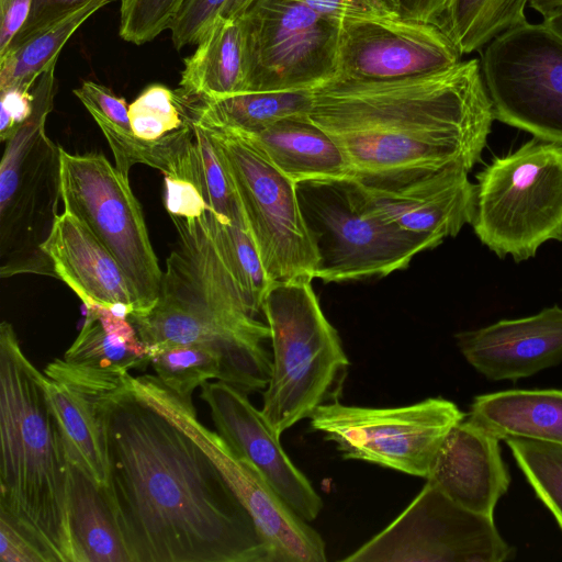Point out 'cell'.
<instances>
[{"mask_svg": "<svg viewBox=\"0 0 562 562\" xmlns=\"http://www.w3.org/2000/svg\"><path fill=\"white\" fill-rule=\"evenodd\" d=\"M128 376L109 400V477L101 490L130 561L274 562L211 459Z\"/></svg>", "mask_w": 562, "mask_h": 562, "instance_id": "obj_1", "label": "cell"}, {"mask_svg": "<svg viewBox=\"0 0 562 562\" xmlns=\"http://www.w3.org/2000/svg\"><path fill=\"white\" fill-rule=\"evenodd\" d=\"M311 91L308 119L336 142L352 176L470 171L495 119L477 59L396 79L335 75Z\"/></svg>", "mask_w": 562, "mask_h": 562, "instance_id": "obj_2", "label": "cell"}, {"mask_svg": "<svg viewBox=\"0 0 562 562\" xmlns=\"http://www.w3.org/2000/svg\"><path fill=\"white\" fill-rule=\"evenodd\" d=\"M207 210L193 218L170 216L178 241L166 260L158 299L147 313L127 319L146 347L205 346L222 358L226 383L246 394L265 391L272 372L263 347L270 329L249 311Z\"/></svg>", "mask_w": 562, "mask_h": 562, "instance_id": "obj_3", "label": "cell"}, {"mask_svg": "<svg viewBox=\"0 0 562 562\" xmlns=\"http://www.w3.org/2000/svg\"><path fill=\"white\" fill-rule=\"evenodd\" d=\"M0 510L50 558L79 562L70 516L71 461L50 407L45 374L0 325Z\"/></svg>", "mask_w": 562, "mask_h": 562, "instance_id": "obj_4", "label": "cell"}, {"mask_svg": "<svg viewBox=\"0 0 562 562\" xmlns=\"http://www.w3.org/2000/svg\"><path fill=\"white\" fill-rule=\"evenodd\" d=\"M311 284L310 279L273 282L262 303L272 372L261 413L279 437L318 407L339 402L348 374L340 337Z\"/></svg>", "mask_w": 562, "mask_h": 562, "instance_id": "obj_5", "label": "cell"}, {"mask_svg": "<svg viewBox=\"0 0 562 562\" xmlns=\"http://www.w3.org/2000/svg\"><path fill=\"white\" fill-rule=\"evenodd\" d=\"M55 65L34 85L33 111L5 142L0 161V277L56 278L44 246L58 217L60 147L46 134L54 106Z\"/></svg>", "mask_w": 562, "mask_h": 562, "instance_id": "obj_6", "label": "cell"}, {"mask_svg": "<svg viewBox=\"0 0 562 562\" xmlns=\"http://www.w3.org/2000/svg\"><path fill=\"white\" fill-rule=\"evenodd\" d=\"M296 193L325 283L385 277L441 244L384 220L353 177L300 182Z\"/></svg>", "mask_w": 562, "mask_h": 562, "instance_id": "obj_7", "label": "cell"}, {"mask_svg": "<svg viewBox=\"0 0 562 562\" xmlns=\"http://www.w3.org/2000/svg\"><path fill=\"white\" fill-rule=\"evenodd\" d=\"M476 180L471 224L499 258L528 260L543 243L562 240V144L533 137Z\"/></svg>", "mask_w": 562, "mask_h": 562, "instance_id": "obj_8", "label": "cell"}, {"mask_svg": "<svg viewBox=\"0 0 562 562\" xmlns=\"http://www.w3.org/2000/svg\"><path fill=\"white\" fill-rule=\"evenodd\" d=\"M188 106L210 131L232 177L270 281L313 280L317 252L300 209L296 184L247 138L218 122L201 99H189Z\"/></svg>", "mask_w": 562, "mask_h": 562, "instance_id": "obj_9", "label": "cell"}, {"mask_svg": "<svg viewBox=\"0 0 562 562\" xmlns=\"http://www.w3.org/2000/svg\"><path fill=\"white\" fill-rule=\"evenodd\" d=\"M60 191L64 211L78 218L124 271L133 314L147 313L158 299L162 271L128 178L102 154H70L60 147Z\"/></svg>", "mask_w": 562, "mask_h": 562, "instance_id": "obj_10", "label": "cell"}, {"mask_svg": "<svg viewBox=\"0 0 562 562\" xmlns=\"http://www.w3.org/2000/svg\"><path fill=\"white\" fill-rule=\"evenodd\" d=\"M465 416L456 403L430 397L390 408L336 402L318 407L308 419L312 430L334 442L344 459L426 479L442 441Z\"/></svg>", "mask_w": 562, "mask_h": 562, "instance_id": "obj_11", "label": "cell"}, {"mask_svg": "<svg viewBox=\"0 0 562 562\" xmlns=\"http://www.w3.org/2000/svg\"><path fill=\"white\" fill-rule=\"evenodd\" d=\"M134 391L187 434L211 459L269 543L274 562H325L321 535L306 524L266 479L239 457L217 431L199 422L193 400L164 385L156 375L132 379Z\"/></svg>", "mask_w": 562, "mask_h": 562, "instance_id": "obj_12", "label": "cell"}, {"mask_svg": "<svg viewBox=\"0 0 562 562\" xmlns=\"http://www.w3.org/2000/svg\"><path fill=\"white\" fill-rule=\"evenodd\" d=\"M481 70L494 116L562 144V37L528 21L484 46Z\"/></svg>", "mask_w": 562, "mask_h": 562, "instance_id": "obj_13", "label": "cell"}, {"mask_svg": "<svg viewBox=\"0 0 562 562\" xmlns=\"http://www.w3.org/2000/svg\"><path fill=\"white\" fill-rule=\"evenodd\" d=\"M238 14L248 91L312 89L336 75L339 24L295 0H246Z\"/></svg>", "mask_w": 562, "mask_h": 562, "instance_id": "obj_14", "label": "cell"}, {"mask_svg": "<svg viewBox=\"0 0 562 562\" xmlns=\"http://www.w3.org/2000/svg\"><path fill=\"white\" fill-rule=\"evenodd\" d=\"M516 549L494 517L471 512L426 481L412 503L347 562H504Z\"/></svg>", "mask_w": 562, "mask_h": 562, "instance_id": "obj_15", "label": "cell"}, {"mask_svg": "<svg viewBox=\"0 0 562 562\" xmlns=\"http://www.w3.org/2000/svg\"><path fill=\"white\" fill-rule=\"evenodd\" d=\"M461 165L352 176L379 214L397 227L440 243L471 224L475 184Z\"/></svg>", "mask_w": 562, "mask_h": 562, "instance_id": "obj_16", "label": "cell"}, {"mask_svg": "<svg viewBox=\"0 0 562 562\" xmlns=\"http://www.w3.org/2000/svg\"><path fill=\"white\" fill-rule=\"evenodd\" d=\"M438 26L400 16L339 25L337 72L356 79H396L445 70L461 61Z\"/></svg>", "mask_w": 562, "mask_h": 562, "instance_id": "obj_17", "label": "cell"}, {"mask_svg": "<svg viewBox=\"0 0 562 562\" xmlns=\"http://www.w3.org/2000/svg\"><path fill=\"white\" fill-rule=\"evenodd\" d=\"M248 394L223 382L201 385L200 398L210 409L218 435L249 462L304 520H314L322 510L321 496L306 476L291 462L261 411Z\"/></svg>", "mask_w": 562, "mask_h": 562, "instance_id": "obj_18", "label": "cell"}, {"mask_svg": "<svg viewBox=\"0 0 562 562\" xmlns=\"http://www.w3.org/2000/svg\"><path fill=\"white\" fill-rule=\"evenodd\" d=\"M127 372L99 370L55 359L44 369L46 394L71 463L100 488L108 484V405Z\"/></svg>", "mask_w": 562, "mask_h": 562, "instance_id": "obj_19", "label": "cell"}, {"mask_svg": "<svg viewBox=\"0 0 562 562\" xmlns=\"http://www.w3.org/2000/svg\"><path fill=\"white\" fill-rule=\"evenodd\" d=\"M465 360L492 381H517L562 362V308L502 319L456 335Z\"/></svg>", "mask_w": 562, "mask_h": 562, "instance_id": "obj_20", "label": "cell"}, {"mask_svg": "<svg viewBox=\"0 0 562 562\" xmlns=\"http://www.w3.org/2000/svg\"><path fill=\"white\" fill-rule=\"evenodd\" d=\"M499 441L465 416L442 441L426 481L458 505L494 517L512 482Z\"/></svg>", "mask_w": 562, "mask_h": 562, "instance_id": "obj_21", "label": "cell"}, {"mask_svg": "<svg viewBox=\"0 0 562 562\" xmlns=\"http://www.w3.org/2000/svg\"><path fill=\"white\" fill-rule=\"evenodd\" d=\"M57 279L65 282L86 307L101 306L127 318L134 313L132 293L119 262L74 215H58L44 246Z\"/></svg>", "mask_w": 562, "mask_h": 562, "instance_id": "obj_22", "label": "cell"}, {"mask_svg": "<svg viewBox=\"0 0 562 562\" xmlns=\"http://www.w3.org/2000/svg\"><path fill=\"white\" fill-rule=\"evenodd\" d=\"M74 93L102 131L113 153L115 167L124 177H130L134 165L143 164L158 169L164 176L193 182L192 125L167 142L149 144L134 135L125 99L90 80L83 81Z\"/></svg>", "mask_w": 562, "mask_h": 562, "instance_id": "obj_23", "label": "cell"}, {"mask_svg": "<svg viewBox=\"0 0 562 562\" xmlns=\"http://www.w3.org/2000/svg\"><path fill=\"white\" fill-rule=\"evenodd\" d=\"M236 133L295 184L353 175L336 142L308 117L283 120L257 133Z\"/></svg>", "mask_w": 562, "mask_h": 562, "instance_id": "obj_24", "label": "cell"}, {"mask_svg": "<svg viewBox=\"0 0 562 562\" xmlns=\"http://www.w3.org/2000/svg\"><path fill=\"white\" fill-rule=\"evenodd\" d=\"M180 90L215 101L249 90L247 38L239 14L217 20L186 58Z\"/></svg>", "mask_w": 562, "mask_h": 562, "instance_id": "obj_25", "label": "cell"}, {"mask_svg": "<svg viewBox=\"0 0 562 562\" xmlns=\"http://www.w3.org/2000/svg\"><path fill=\"white\" fill-rule=\"evenodd\" d=\"M467 417L501 440L516 437L562 446V389L481 394Z\"/></svg>", "mask_w": 562, "mask_h": 562, "instance_id": "obj_26", "label": "cell"}, {"mask_svg": "<svg viewBox=\"0 0 562 562\" xmlns=\"http://www.w3.org/2000/svg\"><path fill=\"white\" fill-rule=\"evenodd\" d=\"M69 516L79 562H131L102 490L74 463Z\"/></svg>", "mask_w": 562, "mask_h": 562, "instance_id": "obj_27", "label": "cell"}, {"mask_svg": "<svg viewBox=\"0 0 562 562\" xmlns=\"http://www.w3.org/2000/svg\"><path fill=\"white\" fill-rule=\"evenodd\" d=\"M111 0H92L53 26L11 49L0 59V90L32 91L38 77L57 61L58 55L79 26Z\"/></svg>", "mask_w": 562, "mask_h": 562, "instance_id": "obj_28", "label": "cell"}, {"mask_svg": "<svg viewBox=\"0 0 562 562\" xmlns=\"http://www.w3.org/2000/svg\"><path fill=\"white\" fill-rule=\"evenodd\" d=\"M202 101L218 122L236 132L251 134L283 120L308 117L312 91H248L215 101Z\"/></svg>", "mask_w": 562, "mask_h": 562, "instance_id": "obj_29", "label": "cell"}, {"mask_svg": "<svg viewBox=\"0 0 562 562\" xmlns=\"http://www.w3.org/2000/svg\"><path fill=\"white\" fill-rule=\"evenodd\" d=\"M527 3L528 0H452L442 31L461 55L470 54L527 22Z\"/></svg>", "mask_w": 562, "mask_h": 562, "instance_id": "obj_30", "label": "cell"}, {"mask_svg": "<svg viewBox=\"0 0 562 562\" xmlns=\"http://www.w3.org/2000/svg\"><path fill=\"white\" fill-rule=\"evenodd\" d=\"M188 113L193 131V183L198 187L216 216L226 223L248 231L234 182L220 156L210 131L190 112L189 106Z\"/></svg>", "mask_w": 562, "mask_h": 562, "instance_id": "obj_31", "label": "cell"}, {"mask_svg": "<svg viewBox=\"0 0 562 562\" xmlns=\"http://www.w3.org/2000/svg\"><path fill=\"white\" fill-rule=\"evenodd\" d=\"M207 220L212 234L232 272L241 295L256 316L272 282L261 262L259 252L248 231L222 221L209 207Z\"/></svg>", "mask_w": 562, "mask_h": 562, "instance_id": "obj_32", "label": "cell"}, {"mask_svg": "<svg viewBox=\"0 0 562 562\" xmlns=\"http://www.w3.org/2000/svg\"><path fill=\"white\" fill-rule=\"evenodd\" d=\"M156 376L181 397L191 398L194 390L212 379L226 382L222 358L201 345L146 347Z\"/></svg>", "mask_w": 562, "mask_h": 562, "instance_id": "obj_33", "label": "cell"}, {"mask_svg": "<svg viewBox=\"0 0 562 562\" xmlns=\"http://www.w3.org/2000/svg\"><path fill=\"white\" fill-rule=\"evenodd\" d=\"M72 345L64 355L69 363L109 371L144 370L150 362L146 346H134L119 335L105 330L92 311Z\"/></svg>", "mask_w": 562, "mask_h": 562, "instance_id": "obj_34", "label": "cell"}, {"mask_svg": "<svg viewBox=\"0 0 562 562\" xmlns=\"http://www.w3.org/2000/svg\"><path fill=\"white\" fill-rule=\"evenodd\" d=\"M134 135L149 144L167 142L191 126L187 97L180 89L154 83L128 105Z\"/></svg>", "mask_w": 562, "mask_h": 562, "instance_id": "obj_35", "label": "cell"}, {"mask_svg": "<svg viewBox=\"0 0 562 562\" xmlns=\"http://www.w3.org/2000/svg\"><path fill=\"white\" fill-rule=\"evenodd\" d=\"M504 441L536 496L562 530V446L516 437Z\"/></svg>", "mask_w": 562, "mask_h": 562, "instance_id": "obj_36", "label": "cell"}, {"mask_svg": "<svg viewBox=\"0 0 562 562\" xmlns=\"http://www.w3.org/2000/svg\"><path fill=\"white\" fill-rule=\"evenodd\" d=\"M245 1L184 0L169 25L173 46L196 45L217 20L237 14Z\"/></svg>", "mask_w": 562, "mask_h": 562, "instance_id": "obj_37", "label": "cell"}, {"mask_svg": "<svg viewBox=\"0 0 562 562\" xmlns=\"http://www.w3.org/2000/svg\"><path fill=\"white\" fill-rule=\"evenodd\" d=\"M184 0H122L120 36L135 45L154 40L169 25Z\"/></svg>", "mask_w": 562, "mask_h": 562, "instance_id": "obj_38", "label": "cell"}, {"mask_svg": "<svg viewBox=\"0 0 562 562\" xmlns=\"http://www.w3.org/2000/svg\"><path fill=\"white\" fill-rule=\"evenodd\" d=\"M337 24L398 16L390 0H295Z\"/></svg>", "mask_w": 562, "mask_h": 562, "instance_id": "obj_39", "label": "cell"}, {"mask_svg": "<svg viewBox=\"0 0 562 562\" xmlns=\"http://www.w3.org/2000/svg\"><path fill=\"white\" fill-rule=\"evenodd\" d=\"M91 1L92 0H33L27 20L16 33L8 52L24 44L27 40L53 26Z\"/></svg>", "mask_w": 562, "mask_h": 562, "instance_id": "obj_40", "label": "cell"}, {"mask_svg": "<svg viewBox=\"0 0 562 562\" xmlns=\"http://www.w3.org/2000/svg\"><path fill=\"white\" fill-rule=\"evenodd\" d=\"M0 562H52L45 551L0 510Z\"/></svg>", "mask_w": 562, "mask_h": 562, "instance_id": "obj_41", "label": "cell"}, {"mask_svg": "<svg viewBox=\"0 0 562 562\" xmlns=\"http://www.w3.org/2000/svg\"><path fill=\"white\" fill-rule=\"evenodd\" d=\"M164 183L165 206L170 216L199 217L210 207L193 182L165 176Z\"/></svg>", "mask_w": 562, "mask_h": 562, "instance_id": "obj_42", "label": "cell"}, {"mask_svg": "<svg viewBox=\"0 0 562 562\" xmlns=\"http://www.w3.org/2000/svg\"><path fill=\"white\" fill-rule=\"evenodd\" d=\"M33 111V92L0 90V139L5 143Z\"/></svg>", "mask_w": 562, "mask_h": 562, "instance_id": "obj_43", "label": "cell"}, {"mask_svg": "<svg viewBox=\"0 0 562 562\" xmlns=\"http://www.w3.org/2000/svg\"><path fill=\"white\" fill-rule=\"evenodd\" d=\"M400 18L434 24H442L452 0H390Z\"/></svg>", "mask_w": 562, "mask_h": 562, "instance_id": "obj_44", "label": "cell"}, {"mask_svg": "<svg viewBox=\"0 0 562 562\" xmlns=\"http://www.w3.org/2000/svg\"><path fill=\"white\" fill-rule=\"evenodd\" d=\"M33 0H0V58L27 20Z\"/></svg>", "mask_w": 562, "mask_h": 562, "instance_id": "obj_45", "label": "cell"}, {"mask_svg": "<svg viewBox=\"0 0 562 562\" xmlns=\"http://www.w3.org/2000/svg\"><path fill=\"white\" fill-rule=\"evenodd\" d=\"M528 3L533 10L539 12L544 20L562 13V0H528Z\"/></svg>", "mask_w": 562, "mask_h": 562, "instance_id": "obj_46", "label": "cell"}, {"mask_svg": "<svg viewBox=\"0 0 562 562\" xmlns=\"http://www.w3.org/2000/svg\"><path fill=\"white\" fill-rule=\"evenodd\" d=\"M543 23L562 37V13L544 20Z\"/></svg>", "mask_w": 562, "mask_h": 562, "instance_id": "obj_47", "label": "cell"}]
</instances>
